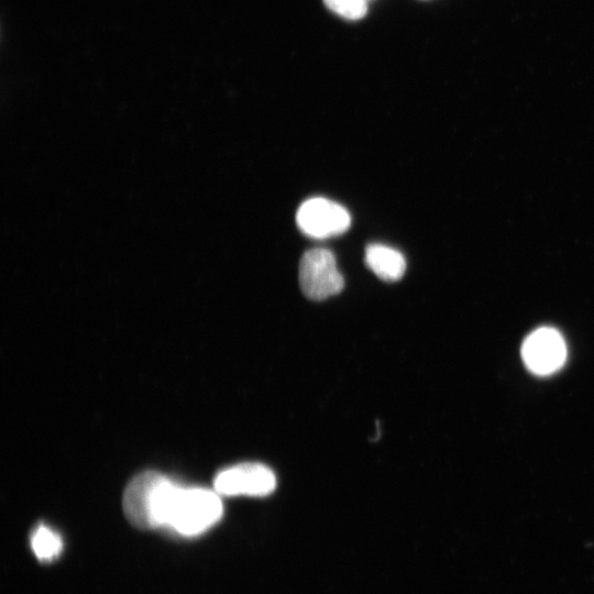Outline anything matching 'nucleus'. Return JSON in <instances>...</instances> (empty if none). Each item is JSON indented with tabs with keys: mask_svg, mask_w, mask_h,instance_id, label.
<instances>
[{
	"mask_svg": "<svg viewBox=\"0 0 594 594\" xmlns=\"http://www.w3.org/2000/svg\"><path fill=\"white\" fill-rule=\"evenodd\" d=\"M222 513V502L216 491L184 488L169 481L160 497L157 522L180 535L196 536L212 527Z\"/></svg>",
	"mask_w": 594,
	"mask_h": 594,
	"instance_id": "1",
	"label": "nucleus"
},
{
	"mask_svg": "<svg viewBox=\"0 0 594 594\" xmlns=\"http://www.w3.org/2000/svg\"><path fill=\"white\" fill-rule=\"evenodd\" d=\"M299 285L304 295L312 300H323L339 294L344 280L337 267L333 253L316 248L306 251L299 262Z\"/></svg>",
	"mask_w": 594,
	"mask_h": 594,
	"instance_id": "2",
	"label": "nucleus"
},
{
	"mask_svg": "<svg viewBox=\"0 0 594 594\" xmlns=\"http://www.w3.org/2000/svg\"><path fill=\"white\" fill-rule=\"evenodd\" d=\"M277 481L264 464L246 462L220 471L213 487L219 495L263 497L273 493Z\"/></svg>",
	"mask_w": 594,
	"mask_h": 594,
	"instance_id": "3",
	"label": "nucleus"
},
{
	"mask_svg": "<svg viewBox=\"0 0 594 594\" xmlns=\"http://www.w3.org/2000/svg\"><path fill=\"white\" fill-rule=\"evenodd\" d=\"M296 222L306 235L326 239L345 232L351 224V217L341 205L327 198L315 197L300 205Z\"/></svg>",
	"mask_w": 594,
	"mask_h": 594,
	"instance_id": "4",
	"label": "nucleus"
},
{
	"mask_svg": "<svg viewBox=\"0 0 594 594\" xmlns=\"http://www.w3.org/2000/svg\"><path fill=\"white\" fill-rule=\"evenodd\" d=\"M521 358L527 369L536 375H549L565 361L566 346L559 331L542 327L531 332L521 345Z\"/></svg>",
	"mask_w": 594,
	"mask_h": 594,
	"instance_id": "5",
	"label": "nucleus"
},
{
	"mask_svg": "<svg viewBox=\"0 0 594 594\" xmlns=\"http://www.w3.org/2000/svg\"><path fill=\"white\" fill-rule=\"evenodd\" d=\"M164 475L155 471H145L135 475L123 492V512L128 520L140 529L154 528L153 502L157 486Z\"/></svg>",
	"mask_w": 594,
	"mask_h": 594,
	"instance_id": "6",
	"label": "nucleus"
},
{
	"mask_svg": "<svg viewBox=\"0 0 594 594\" xmlns=\"http://www.w3.org/2000/svg\"><path fill=\"white\" fill-rule=\"evenodd\" d=\"M364 261L367 267L385 282L398 280L406 271L403 254L383 244H369L365 249Z\"/></svg>",
	"mask_w": 594,
	"mask_h": 594,
	"instance_id": "7",
	"label": "nucleus"
},
{
	"mask_svg": "<svg viewBox=\"0 0 594 594\" xmlns=\"http://www.w3.org/2000/svg\"><path fill=\"white\" fill-rule=\"evenodd\" d=\"M31 548L38 560L51 561L62 552L63 541L56 531L40 525L31 535Z\"/></svg>",
	"mask_w": 594,
	"mask_h": 594,
	"instance_id": "8",
	"label": "nucleus"
},
{
	"mask_svg": "<svg viewBox=\"0 0 594 594\" xmlns=\"http://www.w3.org/2000/svg\"><path fill=\"white\" fill-rule=\"evenodd\" d=\"M324 2L331 10L348 19H360L366 12L365 0H324Z\"/></svg>",
	"mask_w": 594,
	"mask_h": 594,
	"instance_id": "9",
	"label": "nucleus"
}]
</instances>
